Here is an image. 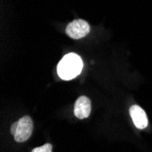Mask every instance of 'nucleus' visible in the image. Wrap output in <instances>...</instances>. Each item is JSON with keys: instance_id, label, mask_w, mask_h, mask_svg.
<instances>
[{"instance_id": "obj_1", "label": "nucleus", "mask_w": 152, "mask_h": 152, "mask_svg": "<svg viewBox=\"0 0 152 152\" xmlns=\"http://www.w3.org/2000/svg\"><path fill=\"white\" fill-rule=\"evenodd\" d=\"M81 58L75 53L67 54L58 65V74L64 80H69L78 76L82 70Z\"/></svg>"}, {"instance_id": "obj_5", "label": "nucleus", "mask_w": 152, "mask_h": 152, "mask_svg": "<svg viewBox=\"0 0 152 152\" xmlns=\"http://www.w3.org/2000/svg\"><path fill=\"white\" fill-rule=\"evenodd\" d=\"M129 114L133 120L134 125L140 129H144L148 126V117L144 110L137 105L131 106L129 108Z\"/></svg>"}, {"instance_id": "obj_2", "label": "nucleus", "mask_w": 152, "mask_h": 152, "mask_svg": "<svg viewBox=\"0 0 152 152\" xmlns=\"http://www.w3.org/2000/svg\"><path fill=\"white\" fill-rule=\"evenodd\" d=\"M33 132V120L29 116H25L13 123L11 133L17 142H25L29 139Z\"/></svg>"}, {"instance_id": "obj_3", "label": "nucleus", "mask_w": 152, "mask_h": 152, "mask_svg": "<svg viewBox=\"0 0 152 152\" xmlns=\"http://www.w3.org/2000/svg\"><path fill=\"white\" fill-rule=\"evenodd\" d=\"M90 30V26L88 22L83 19H76L67 25L66 33L73 39H80L86 37Z\"/></svg>"}, {"instance_id": "obj_6", "label": "nucleus", "mask_w": 152, "mask_h": 152, "mask_svg": "<svg viewBox=\"0 0 152 152\" xmlns=\"http://www.w3.org/2000/svg\"><path fill=\"white\" fill-rule=\"evenodd\" d=\"M32 152H52V146H51V144L47 143L44 146L35 148L32 150Z\"/></svg>"}, {"instance_id": "obj_4", "label": "nucleus", "mask_w": 152, "mask_h": 152, "mask_svg": "<svg viewBox=\"0 0 152 152\" xmlns=\"http://www.w3.org/2000/svg\"><path fill=\"white\" fill-rule=\"evenodd\" d=\"M91 112V102L86 96H81L77 99L74 106V114L79 119L87 118Z\"/></svg>"}]
</instances>
